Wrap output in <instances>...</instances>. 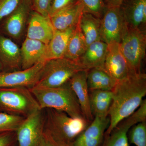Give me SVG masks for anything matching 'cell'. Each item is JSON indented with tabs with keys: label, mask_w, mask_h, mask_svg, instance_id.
Instances as JSON below:
<instances>
[{
	"label": "cell",
	"mask_w": 146,
	"mask_h": 146,
	"mask_svg": "<svg viewBox=\"0 0 146 146\" xmlns=\"http://www.w3.org/2000/svg\"><path fill=\"white\" fill-rule=\"evenodd\" d=\"M112 91V103L108 113L110 123L104 136L141 106L146 95V74L131 71L125 78L117 82Z\"/></svg>",
	"instance_id": "cell-1"
},
{
	"label": "cell",
	"mask_w": 146,
	"mask_h": 146,
	"mask_svg": "<svg viewBox=\"0 0 146 146\" xmlns=\"http://www.w3.org/2000/svg\"><path fill=\"white\" fill-rule=\"evenodd\" d=\"M44 110L45 138L58 146L70 145L90 123L84 118L72 117L65 112L57 110Z\"/></svg>",
	"instance_id": "cell-2"
},
{
	"label": "cell",
	"mask_w": 146,
	"mask_h": 146,
	"mask_svg": "<svg viewBox=\"0 0 146 146\" xmlns=\"http://www.w3.org/2000/svg\"><path fill=\"white\" fill-rule=\"evenodd\" d=\"M41 110L52 108L73 118H84L79 103L70 83L56 87L35 86L29 89Z\"/></svg>",
	"instance_id": "cell-3"
},
{
	"label": "cell",
	"mask_w": 146,
	"mask_h": 146,
	"mask_svg": "<svg viewBox=\"0 0 146 146\" xmlns=\"http://www.w3.org/2000/svg\"><path fill=\"white\" fill-rule=\"evenodd\" d=\"M41 110L29 89L25 87L0 88V110L10 115L26 117Z\"/></svg>",
	"instance_id": "cell-4"
},
{
	"label": "cell",
	"mask_w": 146,
	"mask_h": 146,
	"mask_svg": "<svg viewBox=\"0 0 146 146\" xmlns=\"http://www.w3.org/2000/svg\"><path fill=\"white\" fill-rule=\"evenodd\" d=\"M85 69L78 62L65 57L46 60L36 86L45 87L62 86L69 82L76 73Z\"/></svg>",
	"instance_id": "cell-5"
},
{
	"label": "cell",
	"mask_w": 146,
	"mask_h": 146,
	"mask_svg": "<svg viewBox=\"0 0 146 146\" xmlns=\"http://www.w3.org/2000/svg\"><path fill=\"white\" fill-rule=\"evenodd\" d=\"M120 45L131 70L141 72L142 62L145 56L146 31L128 27Z\"/></svg>",
	"instance_id": "cell-6"
},
{
	"label": "cell",
	"mask_w": 146,
	"mask_h": 146,
	"mask_svg": "<svg viewBox=\"0 0 146 146\" xmlns=\"http://www.w3.org/2000/svg\"><path fill=\"white\" fill-rule=\"evenodd\" d=\"M16 132L18 146H45L42 110L25 118Z\"/></svg>",
	"instance_id": "cell-7"
},
{
	"label": "cell",
	"mask_w": 146,
	"mask_h": 146,
	"mask_svg": "<svg viewBox=\"0 0 146 146\" xmlns=\"http://www.w3.org/2000/svg\"><path fill=\"white\" fill-rule=\"evenodd\" d=\"M128 27L119 7H106L101 19V40L107 44L120 43Z\"/></svg>",
	"instance_id": "cell-8"
},
{
	"label": "cell",
	"mask_w": 146,
	"mask_h": 146,
	"mask_svg": "<svg viewBox=\"0 0 146 146\" xmlns=\"http://www.w3.org/2000/svg\"><path fill=\"white\" fill-rule=\"evenodd\" d=\"M146 121V100L135 112L118 123L108 135L104 136L101 146H129L128 133L136 124Z\"/></svg>",
	"instance_id": "cell-9"
},
{
	"label": "cell",
	"mask_w": 146,
	"mask_h": 146,
	"mask_svg": "<svg viewBox=\"0 0 146 146\" xmlns=\"http://www.w3.org/2000/svg\"><path fill=\"white\" fill-rule=\"evenodd\" d=\"M45 61L25 70L0 72V88L25 87L31 89L40 78Z\"/></svg>",
	"instance_id": "cell-10"
},
{
	"label": "cell",
	"mask_w": 146,
	"mask_h": 146,
	"mask_svg": "<svg viewBox=\"0 0 146 146\" xmlns=\"http://www.w3.org/2000/svg\"><path fill=\"white\" fill-rule=\"evenodd\" d=\"M109 117H95L85 130L69 146H101L109 126Z\"/></svg>",
	"instance_id": "cell-11"
},
{
	"label": "cell",
	"mask_w": 146,
	"mask_h": 146,
	"mask_svg": "<svg viewBox=\"0 0 146 146\" xmlns=\"http://www.w3.org/2000/svg\"><path fill=\"white\" fill-rule=\"evenodd\" d=\"M32 9L28 0H21L13 12L5 18L3 28L7 34L13 39H20L23 33Z\"/></svg>",
	"instance_id": "cell-12"
},
{
	"label": "cell",
	"mask_w": 146,
	"mask_h": 146,
	"mask_svg": "<svg viewBox=\"0 0 146 146\" xmlns=\"http://www.w3.org/2000/svg\"><path fill=\"white\" fill-rule=\"evenodd\" d=\"M104 68L117 81L125 78L132 71L121 51L120 43L114 42L108 44Z\"/></svg>",
	"instance_id": "cell-13"
},
{
	"label": "cell",
	"mask_w": 146,
	"mask_h": 146,
	"mask_svg": "<svg viewBox=\"0 0 146 146\" xmlns=\"http://www.w3.org/2000/svg\"><path fill=\"white\" fill-rule=\"evenodd\" d=\"M29 19L26 37L48 45L55 31L50 17L33 10L31 12Z\"/></svg>",
	"instance_id": "cell-14"
},
{
	"label": "cell",
	"mask_w": 146,
	"mask_h": 146,
	"mask_svg": "<svg viewBox=\"0 0 146 146\" xmlns=\"http://www.w3.org/2000/svg\"><path fill=\"white\" fill-rule=\"evenodd\" d=\"M119 8L128 27L146 31V0H124Z\"/></svg>",
	"instance_id": "cell-15"
},
{
	"label": "cell",
	"mask_w": 146,
	"mask_h": 146,
	"mask_svg": "<svg viewBox=\"0 0 146 146\" xmlns=\"http://www.w3.org/2000/svg\"><path fill=\"white\" fill-rule=\"evenodd\" d=\"M88 70H82L75 74L69 81L71 88L77 98L84 118L91 123L94 119L89 101V91L87 83Z\"/></svg>",
	"instance_id": "cell-16"
},
{
	"label": "cell",
	"mask_w": 146,
	"mask_h": 146,
	"mask_svg": "<svg viewBox=\"0 0 146 146\" xmlns=\"http://www.w3.org/2000/svg\"><path fill=\"white\" fill-rule=\"evenodd\" d=\"M46 49L47 45L44 43L26 37L21 48V69H29L46 61Z\"/></svg>",
	"instance_id": "cell-17"
},
{
	"label": "cell",
	"mask_w": 146,
	"mask_h": 146,
	"mask_svg": "<svg viewBox=\"0 0 146 146\" xmlns=\"http://www.w3.org/2000/svg\"><path fill=\"white\" fill-rule=\"evenodd\" d=\"M0 61L3 69L9 71L21 69V48L13 40L3 35H0Z\"/></svg>",
	"instance_id": "cell-18"
},
{
	"label": "cell",
	"mask_w": 146,
	"mask_h": 146,
	"mask_svg": "<svg viewBox=\"0 0 146 146\" xmlns=\"http://www.w3.org/2000/svg\"><path fill=\"white\" fill-rule=\"evenodd\" d=\"M83 12L82 6L78 1L50 17V20L55 30H65L77 25Z\"/></svg>",
	"instance_id": "cell-19"
},
{
	"label": "cell",
	"mask_w": 146,
	"mask_h": 146,
	"mask_svg": "<svg viewBox=\"0 0 146 146\" xmlns=\"http://www.w3.org/2000/svg\"><path fill=\"white\" fill-rule=\"evenodd\" d=\"M107 48V44L102 40L94 42L87 46L78 62L87 70L104 68Z\"/></svg>",
	"instance_id": "cell-20"
},
{
	"label": "cell",
	"mask_w": 146,
	"mask_h": 146,
	"mask_svg": "<svg viewBox=\"0 0 146 146\" xmlns=\"http://www.w3.org/2000/svg\"><path fill=\"white\" fill-rule=\"evenodd\" d=\"M76 27L65 30H55L52 38L47 45L46 60L64 57L69 39Z\"/></svg>",
	"instance_id": "cell-21"
},
{
	"label": "cell",
	"mask_w": 146,
	"mask_h": 146,
	"mask_svg": "<svg viewBox=\"0 0 146 146\" xmlns=\"http://www.w3.org/2000/svg\"><path fill=\"white\" fill-rule=\"evenodd\" d=\"M117 82L106 71L104 68H93L88 70L87 83L89 91H112Z\"/></svg>",
	"instance_id": "cell-22"
},
{
	"label": "cell",
	"mask_w": 146,
	"mask_h": 146,
	"mask_svg": "<svg viewBox=\"0 0 146 146\" xmlns=\"http://www.w3.org/2000/svg\"><path fill=\"white\" fill-rule=\"evenodd\" d=\"M112 91L95 90L89 91V101L91 113L95 117H108L112 103Z\"/></svg>",
	"instance_id": "cell-23"
},
{
	"label": "cell",
	"mask_w": 146,
	"mask_h": 146,
	"mask_svg": "<svg viewBox=\"0 0 146 146\" xmlns=\"http://www.w3.org/2000/svg\"><path fill=\"white\" fill-rule=\"evenodd\" d=\"M79 25L87 46L94 42L102 40L100 19L90 13L83 12Z\"/></svg>",
	"instance_id": "cell-24"
},
{
	"label": "cell",
	"mask_w": 146,
	"mask_h": 146,
	"mask_svg": "<svg viewBox=\"0 0 146 146\" xmlns=\"http://www.w3.org/2000/svg\"><path fill=\"white\" fill-rule=\"evenodd\" d=\"M87 46L79 23L69 39L64 57L78 62Z\"/></svg>",
	"instance_id": "cell-25"
},
{
	"label": "cell",
	"mask_w": 146,
	"mask_h": 146,
	"mask_svg": "<svg viewBox=\"0 0 146 146\" xmlns=\"http://www.w3.org/2000/svg\"><path fill=\"white\" fill-rule=\"evenodd\" d=\"M25 117L0 112V133L16 131Z\"/></svg>",
	"instance_id": "cell-26"
},
{
	"label": "cell",
	"mask_w": 146,
	"mask_h": 146,
	"mask_svg": "<svg viewBox=\"0 0 146 146\" xmlns=\"http://www.w3.org/2000/svg\"><path fill=\"white\" fill-rule=\"evenodd\" d=\"M128 138L136 146H146V121L133 126L129 131Z\"/></svg>",
	"instance_id": "cell-27"
},
{
	"label": "cell",
	"mask_w": 146,
	"mask_h": 146,
	"mask_svg": "<svg viewBox=\"0 0 146 146\" xmlns=\"http://www.w3.org/2000/svg\"><path fill=\"white\" fill-rule=\"evenodd\" d=\"M83 8V12L90 13L101 19L106 7L103 0H78Z\"/></svg>",
	"instance_id": "cell-28"
},
{
	"label": "cell",
	"mask_w": 146,
	"mask_h": 146,
	"mask_svg": "<svg viewBox=\"0 0 146 146\" xmlns=\"http://www.w3.org/2000/svg\"><path fill=\"white\" fill-rule=\"evenodd\" d=\"M21 0H0V21L16 9Z\"/></svg>",
	"instance_id": "cell-29"
},
{
	"label": "cell",
	"mask_w": 146,
	"mask_h": 146,
	"mask_svg": "<svg viewBox=\"0 0 146 146\" xmlns=\"http://www.w3.org/2000/svg\"><path fill=\"white\" fill-rule=\"evenodd\" d=\"M78 1V0H52L49 11V17H52L61 11L74 4Z\"/></svg>",
	"instance_id": "cell-30"
},
{
	"label": "cell",
	"mask_w": 146,
	"mask_h": 146,
	"mask_svg": "<svg viewBox=\"0 0 146 146\" xmlns=\"http://www.w3.org/2000/svg\"><path fill=\"white\" fill-rule=\"evenodd\" d=\"M52 0H32L33 10L43 16H48V12Z\"/></svg>",
	"instance_id": "cell-31"
},
{
	"label": "cell",
	"mask_w": 146,
	"mask_h": 146,
	"mask_svg": "<svg viewBox=\"0 0 146 146\" xmlns=\"http://www.w3.org/2000/svg\"><path fill=\"white\" fill-rule=\"evenodd\" d=\"M16 143V131L0 133V146H14Z\"/></svg>",
	"instance_id": "cell-32"
},
{
	"label": "cell",
	"mask_w": 146,
	"mask_h": 146,
	"mask_svg": "<svg viewBox=\"0 0 146 146\" xmlns=\"http://www.w3.org/2000/svg\"><path fill=\"white\" fill-rule=\"evenodd\" d=\"M124 0H103L106 7H120Z\"/></svg>",
	"instance_id": "cell-33"
},
{
	"label": "cell",
	"mask_w": 146,
	"mask_h": 146,
	"mask_svg": "<svg viewBox=\"0 0 146 146\" xmlns=\"http://www.w3.org/2000/svg\"><path fill=\"white\" fill-rule=\"evenodd\" d=\"M3 69V65L2 64L1 62L0 61V72H2Z\"/></svg>",
	"instance_id": "cell-34"
},
{
	"label": "cell",
	"mask_w": 146,
	"mask_h": 146,
	"mask_svg": "<svg viewBox=\"0 0 146 146\" xmlns=\"http://www.w3.org/2000/svg\"><path fill=\"white\" fill-rule=\"evenodd\" d=\"M28 1H30L31 2V3H32V0H28Z\"/></svg>",
	"instance_id": "cell-35"
},
{
	"label": "cell",
	"mask_w": 146,
	"mask_h": 146,
	"mask_svg": "<svg viewBox=\"0 0 146 146\" xmlns=\"http://www.w3.org/2000/svg\"><path fill=\"white\" fill-rule=\"evenodd\" d=\"M14 146H17V143H16V145H14Z\"/></svg>",
	"instance_id": "cell-36"
}]
</instances>
